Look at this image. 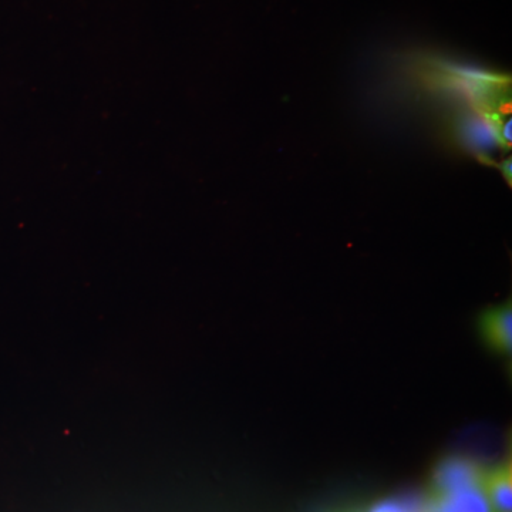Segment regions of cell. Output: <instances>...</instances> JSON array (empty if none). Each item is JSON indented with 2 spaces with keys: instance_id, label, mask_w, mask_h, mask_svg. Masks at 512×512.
Segmentation results:
<instances>
[{
  "instance_id": "3",
  "label": "cell",
  "mask_w": 512,
  "mask_h": 512,
  "mask_svg": "<svg viewBox=\"0 0 512 512\" xmlns=\"http://www.w3.org/2000/svg\"><path fill=\"white\" fill-rule=\"evenodd\" d=\"M484 470L467 458H448L437 467L433 494L446 495L467 488L483 487Z\"/></svg>"
},
{
  "instance_id": "1",
  "label": "cell",
  "mask_w": 512,
  "mask_h": 512,
  "mask_svg": "<svg viewBox=\"0 0 512 512\" xmlns=\"http://www.w3.org/2000/svg\"><path fill=\"white\" fill-rule=\"evenodd\" d=\"M419 76L433 92L466 101L471 110L501 119L510 103V79L460 64L424 57L417 64Z\"/></svg>"
},
{
  "instance_id": "5",
  "label": "cell",
  "mask_w": 512,
  "mask_h": 512,
  "mask_svg": "<svg viewBox=\"0 0 512 512\" xmlns=\"http://www.w3.org/2000/svg\"><path fill=\"white\" fill-rule=\"evenodd\" d=\"M426 512H494L483 487L467 488L446 495H431Z\"/></svg>"
},
{
  "instance_id": "7",
  "label": "cell",
  "mask_w": 512,
  "mask_h": 512,
  "mask_svg": "<svg viewBox=\"0 0 512 512\" xmlns=\"http://www.w3.org/2000/svg\"><path fill=\"white\" fill-rule=\"evenodd\" d=\"M367 512H426V507H421L416 501L389 500L375 505Z\"/></svg>"
},
{
  "instance_id": "2",
  "label": "cell",
  "mask_w": 512,
  "mask_h": 512,
  "mask_svg": "<svg viewBox=\"0 0 512 512\" xmlns=\"http://www.w3.org/2000/svg\"><path fill=\"white\" fill-rule=\"evenodd\" d=\"M501 126V119L471 109L460 111L453 120L454 136L461 146L481 158L487 157L495 148L507 146L501 138Z\"/></svg>"
},
{
  "instance_id": "6",
  "label": "cell",
  "mask_w": 512,
  "mask_h": 512,
  "mask_svg": "<svg viewBox=\"0 0 512 512\" xmlns=\"http://www.w3.org/2000/svg\"><path fill=\"white\" fill-rule=\"evenodd\" d=\"M483 490L494 512H511L512 466L510 460L493 470H484Z\"/></svg>"
},
{
  "instance_id": "4",
  "label": "cell",
  "mask_w": 512,
  "mask_h": 512,
  "mask_svg": "<svg viewBox=\"0 0 512 512\" xmlns=\"http://www.w3.org/2000/svg\"><path fill=\"white\" fill-rule=\"evenodd\" d=\"M481 332L485 342L497 352L510 355L512 348L511 302L497 306L484 313L481 318Z\"/></svg>"
},
{
  "instance_id": "8",
  "label": "cell",
  "mask_w": 512,
  "mask_h": 512,
  "mask_svg": "<svg viewBox=\"0 0 512 512\" xmlns=\"http://www.w3.org/2000/svg\"><path fill=\"white\" fill-rule=\"evenodd\" d=\"M501 171L504 173V177L507 178L508 181H511V160H505L503 165H501Z\"/></svg>"
}]
</instances>
